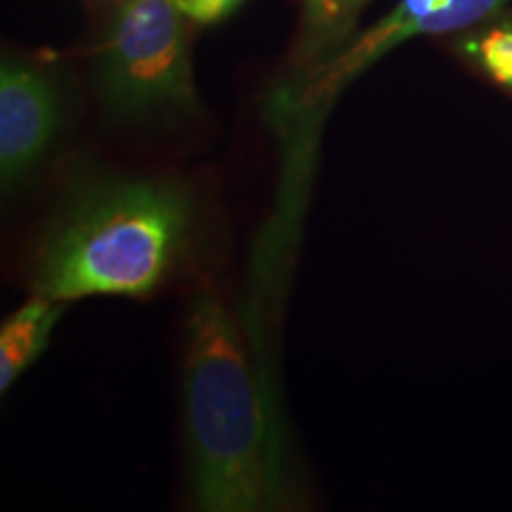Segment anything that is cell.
I'll use <instances>...</instances> for the list:
<instances>
[{
  "label": "cell",
  "instance_id": "cell-1",
  "mask_svg": "<svg viewBox=\"0 0 512 512\" xmlns=\"http://www.w3.org/2000/svg\"><path fill=\"white\" fill-rule=\"evenodd\" d=\"M183 422L197 508L254 512L278 498V453L245 337L209 292L185 323Z\"/></svg>",
  "mask_w": 512,
  "mask_h": 512
},
{
  "label": "cell",
  "instance_id": "cell-9",
  "mask_svg": "<svg viewBox=\"0 0 512 512\" xmlns=\"http://www.w3.org/2000/svg\"><path fill=\"white\" fill-rule=\"evenodd\" d=\"M178 8L197 24H214L228 17L242 0H176Z\"/></svg>",
  "mask_w": 512,
  "mask_h": 512
},
{
  "label": "cell",
  "instance_id": "cell-3",
  "mask_svg": "<svg viewBox=\"0 0 512 512\" xmlns=\"http://www.w3.org/2000/svg\"><path fill=\"white\" fill-rule=\"evenodd\" d=\"M176 0H124L100 50V93L114 117L197 107Z\"/></svg>",
  "mask_w": 512,
  "mask_h": 512
},
{
  "label": "cell",
  "instance_id": "cell-6",
  "mask_svg": "<svg viewBox=\"0 0 512 512\" xmlns=\"http://www.w3.org/2000/svg\"><path fill=\"white\" fill-rule=\"evenodd\" d=\"M62 311L64 302L34 294L27 304L5 318L0 328V392H8L48 347Z\"/></svg>",
  "mask_w": 512,
  "mask_h": 512
},
{
  "label": "cell",
  "instance_id": "cell-4",
  "mask_svg": "<svg viewBox=\"0 0 512 512\" xmlns=\"http://www.w3.org/2000/svg\"><path fill=\"white\" fill-rule=\"evenodd\" d=\"M512 0H399L389 15L335 53L304 64L273 98L280 121L311 124L330 110L337 95L368 67L418 36L453 34L501 15Z\"/></svg>",
  "mask_w": 512,
  "mask_h": 512
},
{
  "label": "cell",
  "instance_id": "cell-2",
  "mask_svg": "<svg viewBox=\"0 0 512 512\" xmlns=\"http://www.w3.org/2000/svg\"><path fill=\"white\" fill-rule=\"evenodd\" d=\"M192 204L176 183L131 178L81 190L38 249L31 287L55 302L143 297L190 238Z\"/></svg>",
  "mask_w": 512,
  "mask_h": 512
},
{
  "label": "cell",
  "instance_id": "cell-7",
  "mask_svg": "<svg viewBox=\"0 0 512 512\" xmlns=\"http://www.w3.org/2000/svg\"><path fill=\"white\" fill-rule=\"evenodd\" d=\"M456 48L491 81L512 93V12L470 29L458 38Z\"/></svg>",
  "mask_w": 512,
  "mask_h": 512
},
{
  "label": "cell",
  "instance_id": "cell-5",
  "mask_svg": "<svg viewBox=\"0 0 512 512\" xmlns=\"http://www.w3.org/2000/svg\"><path fill=\"white\" fill-rule=\"evenodd\" d=\"M60 98L46 74L29 64L0 69V181L15 190L34 174L60 131Z\"/></svg>",
  "mask_w": 512,
  "mask_h": 512
},
{
  "label": "cell",
  "instance_id": "cell-8",
  "mask_svg": "<svg viewBox=\"0 0 512 512\" xmlns=\"http://www.w3.org/2000/svg\"><path fill=\"white\" fill-rule=\"evenodd\" d=\"M366 0H306L304 10V64L335 53L354 27ZM302 64V67H304Z\"/></svg>",
  "mask_w": 512,
  "mask_h": 512
}]
</instances>
